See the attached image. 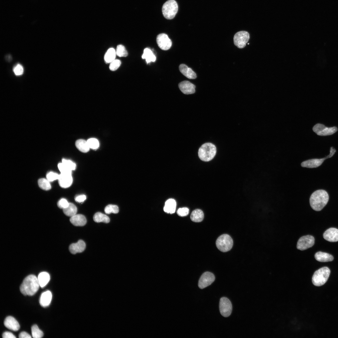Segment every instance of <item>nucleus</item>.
<instances>
[{"instance_id": "c85d7f7f", "label": "nucleus", "mask_w": 338, "mask_h": 338, "mask_svg": "<svg viewBox=\"0 0 338 338\" xmlns=\"http://www.w3.org/2000/svg\"><path fill=\"white\" fill-rule=\"evenodd\" d=\"M93 220L97 223L103 222L107 223L110 221V219L108 216L100 212H97L94 214Z\"/></svg>"}, {"instance_id": "412c9836", "label": "nucleus", "mask_w": 338, "mask_h": 338, "mask_svg": "<svg viewBox=\"0 0 338 338\" xmlns=\"http://www.w3.org/2000/svg\"><path fill=\"white\" fill-rule=\"evenodd\" d=\"M70 221L75 226H82L86 224L87 221L84 215L81 214H76L70 217Z\"/></svg>"}, {"instance_id": "423d86ee", "label": "nucleus", "mask_w": 338, "mask_h": 338, "mask_svg": "<svg viewBox=\"0 0 338 338\" xmlns=\"http://www.w3.org/2000/svg\"><path fill=\"white\" fill-rule=\"evenodd\" d=\"M218 249L222 252H226L232 248L233 242L232 238L227 234H223L219 236L216 241Z\"/></svg>"}, {"instance_id": "f704fd0d", "label": "nucleus", "mask_w": 338, "mask_h": 338, "mask_svg": "<svg viewBox=\"0 0 338 338\" xmlns=\"http://www.w3.org/2000/svg\"><path fill=\"white\" fill-rule=\"evenodd\" d=\"M87 141L90 148L95 150L98 149L99 146V142L95 138H91Z\"/></svg>"}, {"instance_id": "b1692460", "label": "nucleus", "mask_w": 338, "mask_h": 338, "mask_svg": "<svg viewBox=\"0 0 338 338\" xmlns=\"http://www.w3.org/2000/svg\"><path fill=\"white\" fill-rule=\"evenodd\" d=\"M38 280L41 288H43L48 283L50 279L49 274L46 272L40 273L38 277Z\"/></svg>"}, {"instance_id": "9b49d317", "label": "nucleus", "mask_w": 338, "mask_h": 338, "mask_svg": "<svg viewBox=\"0 0 338 338\" xmlns=\"http://www.w3.org/2000/svg\"><path fill=\"white\" fill-rule=\"evenodd\" d=\"M315 238L310 235H307L300 237L299 239L297 248L301 250H306L312 247L314 244Z\"/></svg>"}, {"instance_id": "7ed1b4c3", "label": "nucleus", "mask_w": 338, "mask_h": 338, "mask_svg": "<svg viewBox=\"0 0 338 338\" xmlns=\"http://www.w3.org/2000/svg\"><path fill=\"white\" fill-rule=\"evenodd\" d=\"M216 153L215 146L211 143H206L202 145L198 151V155L200 159L204 161L212 160Z\"/></svg>"}, {"instance_id": "f03ea898", "label": "nucleus", "mask_w": 338, "mask_h": 338, "mask_svg": "<svg viewBox=\"0 0 338 338\" xmlns=\"http://www.w3.org/2000/svg\"><path fill=\"white\" fill-rule=\"evenodd\" d=\"M39 286L38 278L35 275L31 274L24 279L20 286V290L24 295L32 296L37 292Z\"/></svg>"}, {"instance_id": "1a4fd4ad", "label": "nucleus", "mask_w": 338, "mask_h": 338, "mask_svg": "<svg viewBox=\"0 0 338 338\" xmlns=\"http://www.w3.org/2000/svg\"><path fill=\"white\" fill-rule=\"evenodd\" d=\"M313 130L319 136H326L334 134L337 131L338 129L335 126L328 127L323 124L318 123L313 126Z\"/></svg>"}, {"instance_id": "58836bf2", "label": "nucleus", "mask_w": 338, "mask_h": 338, "mask_svg": "<svg viewBox=\"0 0 338 338\" xmlns=\"http://www.w3.org/2000/svg\"><path fill=\"white\" fill-rule=\"evenodd\" d=\"M58 167L61 173H71L72 171L69 170L62 162L58 164Z\"/></svg>"}, {"instance_id": "bb28decb", "label": "nucleus", "mask_w": 338, "mask_h": 338, "mask_svg": "<svg viewBox=\"0 0 338 338\" xmlns=\"http://www.w3.org/2000/svg\"><path fill=\"white\" fill-rule=\"evenodd\" d=\"M142 58L143 59H146L147 64L151 62H154L156 60V56L151 50L148 48H146L144 49Z\"/></svg>"}, {"instance_id": "39448f33", "label": "nucleus", "mask_w": 338, "mask_h": 338, "mask_svg": "<svg viewBox=\"0 0 338 338\" xmlns=\"http://www.w3.org/2000/svg\"><path fill=\"white\" fill-rule=\"evenodd\" d=\"M178 9V6L177 2L174 0H168L162 6V14L166 19H171L175 16Z\"/></svg>"}, {"instance_id": "2eb2a0df", "label": "nucleus", "mask_w": 338, "mask_h": 338, "mask_svg": "<svg viewBox=\"0 0 338 338\" xmlns=\"http://www.w3.org/2000/svg\"><path fill=\"white\" fill-rule=\"evenodd\" d=\"M178 87L181 91L185 94H193L195 92V86L188 81H184L180 83Z\"/></svg>"}, {"instance_id": "a19ab883", "label": "nucleus", "mask_w": 338, "mask_h": 338, "mask_svg": "<svg viewBox=\"0 0 338 338\" xmlns=\"http://www.w3.org/2000/svg\"><path fill=\"white\" fill-rule=\"evenodd\" d=\"M189 213V209L186 207L179 208L177 210V214L180 216L184 217L187 216Z\"/></svg>"}, {"instance_id": "f3484780", "label": "nucleus", "mask_w": 338, "mask_h": 338, "mask_svg": "<svg viewBox=\"0 0 338 338\" xmlns=\"http://www.w3.org/2000/svg\"><path fill=\"white\" fill-rule=\"evenodd\" d=\"M4 324L7 328L14 331H18L20 328L18 322L12 316L7 317L4 320Z\"/></svg>"}, {"instance_id": "37998d69", "label": "nucleus", "mask_w": 338, "mask_h": 338, "mask_svg": "<svg viewBox=\"0 0 338 338\" xmlns=\"http://www.w3.org/2000/svg\"><path fill=\"white\" fill-rule=\"evenodd\" d=\"M86 199V196L84 195H77L75 197V200L77 202H82Z\"/></svg>"}, {"instance_id": "0eeeda50", "label": "nucleus", "mask_w": 338, "mask_h": 338, "mask_svg": "<svg viewBox=\"0 0 338 338\" xmlns=\"http://www.w3.org/2000/svg\"><path fill=\"white\" fill-rule=\"evenodd\" d=\"M336 151L333 147H331L330 149V153L326 157L321 159H311L305 161L301 163V166L303 167L309 168L318 167L322 164L325 159L332 156Z\"/></svg>"}, {"instance_id": "c756f323", "label": "nucleus", "mask_w": 338, "mask_h": 338, "mask_svg": "<svg viewBox=\"0 0 338 338\" xmlns=\"http://www.w3.org/2000/svg\"><path fill=\"white\" fill-rule=\"evenodd\" d=\"M116 51L113 48L109 49L104 56V60L106 63H111L115 57Z\"/></svg>"}, {"instance_id": "6ab92c4d", "label": "nucleus", "mask_w": 338, "mask_h": 338, "mask_svg": "<svg viewBox=\"0 0 338 338\" xmlns=\"http://www.w3.org/2000/svg\"><path fill=\"white\" fill-rule=\"evenodd\" d=\"M179 69L183 75L189 79H194L197 77L195 73L185 64H181L179 66Z\"/></svg>"}, {"instance_id": "4be33fe9", "label": "nucleus", "mask_w": 338, "mask_h": 338, "mask_svg": "<svg viewBox=\"0 0 338 338\" xmlns=\"http://www.w3.org/2000/svg\"><path fill=\"white\" fill-rule=\"evenodd\" d=\"M176 201L172 198L168 199L165 202L163 209L165 212L172 214L176 210Z\"/></svg>"}, {"instance_id": "f8f14e48", "label": "nucleus", "mask_w": 338, "mask_h": 338, "mask_svg": "<svg viewBox=\"0 0 338 338\" xmlns=\"http://www.w3.org/2000/svg\"><path fill=\"white\" fill-rule=\"evenodd\" d=\"M215 279V276L212 273L209 272H205L202 274L199 279L198 287L200 289H203L210 285Z\"/></svg>"}, {"instance_id": "cd10ccee", "label": "nucleus", "mask_w": 338, "mask_h": 338, "mask_svg": "<svg viewBox=\"0 0 338 338\" xmlns=\"http://www.w3.org/2000/svg\"><path fill=\"white\" fill-rule=\"evenodd\" d=\"M63 211L66 215L71 217L76 214L77 209L74 204L72 203H69L68 206L63 209Z\"/></svg>"}, {"instance_id": "5701e85b", "label": "nucleus", "mask_w": 338, "mask_h": 338, "mask_svg": "<svg viewBox=\"0 0 338 338\" xmlns=\"http://www.w3.org/2000/svg\"><path fill=\"white\" fill-rule=\"evenodd\" d=\"M315 257L317 260L320 262L331 261L334 259L333 257L331 255L320 251L317 252L315 254Z\"/></svg>"}, {"instance_id": "4468645a", "label": "nucleus", "mask_w": 338, "mask_h": 338, "mask_svg": "<svg viewBox=\"0 0 338 338\" xmlns=\"http://www.w3.org/2000/svg\"><path fill=\"white\" fill-rule=\"evenodd\" d=\"M59 186L64 188L69 187L73 182L71 173H60L58 179Z\"/></svg>"}, {"instance_id": "ddd939ff", "label": "nucleus", "mask_w": 338, "mask_h": 338, "mask_svg": "<svg viewBox=\"0 0 338 338\" xmlns=\"http://www.w3.org/2000/svg\"><path fill=\"white\" fill-rule=\"evenodd\" d=\"M156 40L158 47L162 50H168L172 46V42L171 39L165 33L158 34L157 36Z\"/></svg>"}, {"instance_id": "473e14b6", "label": "nucleus", "mask_w": 338, "mask_h": 338, "mask_svg": "<svg viewBox=\"0 0 338 338\" xmlns=\"http://www.w3.org/2000/svg\"><path fill=\"white\" fill-rule=\"evenodd\" d=\"M116 54L119 57H126L128 55V52L125 47L122 45H118L116 47Z\"/></svg>"}, {"instance_id": "c03bdc74", "label": "nucleus", "mask_w": 338, "mask_h": 338, "mask_svg": "<svg viewBox=\"0 0 338 338\" xmlns=\"http://www.w3.org/2000/svg\"><path fill=\"white\" fill-rule=\"evenodd\" d=\"M2 337L3 338H15L16 336L11 332L9 331H5L2 335Z\"/></svg>"}, {"instance_id": "79ce46f5", "label": "nucleus", "mask_w": 338, "mask_h": 338, "mask_svg": "<svg viewBox=\"0 0 338 338\" xmlns=\"http://www.w3.org/2000/svg\"><path fill=\"white\" fill-rule=\"evenodd\" d=\"M69 202L65 198H62L58 202L57 205L60 208L64 209L67 207L69 205Z\"/></svg>"}, {"instance_id": "a18cd8bd", "label": "nucleus", "mask_w": 338, "mask_h": 338, "mask_svg": "<svg viewBox=\"0 0 338 338\" xmlns=\"http://www.w3.org/2000/svg\"><path fill=\"white\" fill-rule=\"evenodd\" d=\"M19 338H31V337L28 333L25 332H21L19 335Z\"/></svg>"}, {"instance_id": "4c0bfd02", "label": "nucleus", "mask_w": 338, "mask_h": 338, "mask_svg": "<svg viewBox=\"0 0 338 338\" xmlns=\"http://www.w3.org/2000/svg\"><path fill=\"white\" fill-rule=\"evenodd\" d=\"M121 64V62L120 60L114 59L110 63L109 66V69L111 71H115L119 68Z\"/></svg>"}, {"instance_id": "6e6552de", "label": "nucleus", "mask_w": 338, "mask_h": 338, "mask_svg": "<svg viewBox=\"0 0 338 338\" xmlns=\"http://www.w3.org/2000/svg\"><path fill=\"white\" fill-rule=\"evenodd\" d=\"M249 38V34L248 32L244 31L238 32L234 36V44L239 48H243L245 46Z\"/></svg>"}, {"instance_id": "9d476101", "label": "nucleus", "mask_w": 338, "mask_h": 338, "mask_svg": "<svg viewBox=\"0 0 338 338\" xmlns=\"http://www.w3.org/2000/svg\"><path fill=\"white\" fill-rule=\"evenodd\" d=\"M220 312L224 317H228L231 314L232 310V305L230 300L227 298H221L219 302Z\"/></svg>"}, {"instance_id": "ea45409f", "label": "nucleus", "mask_w": 338, "mask_h": 338, "mask_svg": "<svg viewBox=\"0 0 338 338\" xmlns=\"http://www.w3.org/2000/svg\"><path fill=\"white\" fill-rule=\"evenodd\" d=\"M23 67L20 64H17L13 69L14 73L17 76L22 75L23 73Z\"/></svg>"}, {"instance_id": "20e7f679", "label": "nucleus", "mask_w": 338, "mask_h": 338, "mask_svg": "<svg viewBox=\"0 0 338 338\" xmlns=\"http://www.w3.org/2000/svg\"><path fill=\"white\" fill-rule=\"evenodd\" d=\"M330 274V270L328 267L320 268L314 273L312 278L313 284L317 286L324 285L328 279Z\"/></svg>"}, {"instance_id": "dca6fc26", "label": "nucleus", "mask_w": 338, "mask_h": 338, "mask_svg": "<svg viewBox=\"0 0 338 338\" xmlns=\"http://www.w3.org/2000/svg\"><path fill=\"white\" fill-rule=\"evenodd\" d=\"M324 238L330 242L338 241V229L335 228H330L324 233L323 235Z\"/></svg>"}, {"instance_id": "a878e982", "label": "nucleus", "mask_w": 338, "mask_h": 338, "mask_svg": "<svg viewBox=\"0 0 338 338\" xmlns=\"http://www.w3.org/2000/svg\"><path fill=\"white\" fill-rule=\"evenodd\" d=\"M75 144L77 148L82 152L86 153L90 150L87 141L84 140L80 139L77 140Z\"/></svg>"}, {"instance_id": "aec40b11", "label": "nucleus", "mask_w": 338, "mask_h": 338, "mask_svg": "<svg viewBox=\"0 0 338 338\" xmlns=\"http://www.w3.org/2000/svg\"><path fill=\"white\" fill-rule=\"evenodd\" d=\"M52 298L51 292L47 290L43 292L41 294L39 299L40 305L44 307L48 306L50 304Z\"/></svg>"}, {"instance_id": "393cba45", "label": "nucleus", "mask_w": 338, "mask_h": 338, "mask_svg": "<svg viewBox=\"0 0 338 338\" xmlns=\"http://www.w3.org/2000/svg\"><path fill=\"white\" fill-rule=\"evenodd\" d=\"M204 214L202 211L200 209H196L192 213L190 218L191 220L195 222H200L202 221L204 218Z\"/></svg>"}, {"instance_id": "c9c22d12", "label": "nucleus", "mask_w": 338, "mask_h": 338, "mask_svg": "<svg viewBox=\"0 0 338 338\" xmlns=\"http://www.w3.org/2000/svg\"><path fill=\"white\" fill-rule=\"evenodd\" d=\"M62 162L71 171L74 170L76 168V165L75 163L70 160L63 159Z\"/></svg>"}, {"instance_id": "2f4dec72", "label": "nucleus", "mask_w": 338, "mask_h": 338, "mask_svg": "<svg viewBox=\"0 0 338 338\" xmlns=\"http://www.w3.org/2000/svg\"><path fill=\"white\" fill-rule=\"evenodd\" d=\"M32 335L34 338H40L44 335L43 332L40 330L36 325H33L31 328Z\"/></svg>"}, {"instance_id": "e433bc0d", "label": "nucleus", "mask_w": 338, "mask_h": 338, "mask_svg": "<svg viewBox=\"0 0 338 338\" xmlns=\"http://www.w3.org/2000/svg\"><path fill=\"white\" fill-rule=\"evenodd\" d=\"M59 174L53 172H48L46 175V179L50 182L58 180Z\"/></svg>"}, {"instance_id": "f257e3e1", "label": "nucleus", "mask_w": 338, "mask_h": 338, "mask_svg": "<svg viewBox=\"0 0 338 338\" xmlns=\"http://www.w3.org/2000/svg\"><path fill=\"white\" fill-rule=\"evenodd\" d=\"M329 199L327 192L323 190H319L314 192L310 199V205L316 211L321 210L327 204Z\"/></svg>"}, {"instance_id": "72a5a7b5", "label": "nucleus", "mask_w": 338, "mask_h": 338, "mask_svg": "<svg viewBox=\"0 0 338 338\" xmlns=\"http://www.w3.org/2000/svg\"><path fill=\"white\" fill-rule=\"evenodd\" d=\"M105 213L107 214L111 213H117L119 211L118 207L114 205L109 204L107 205L105 208Z\"/></svg>"}, {"instance_id": "7c9ffc66", "label": "nucleus", "mask_w": 338, "mask_h": 338, "mask_svg": "<svg viewBox=\"0 0 338 338\" xmlns=\"http://www.w3.org/2000/svg\"><path fill=\"white\" fill-rule=\"evenodd\" d=\"M38 184L41 188L45 190H49L50 189L51 187L50 182L47 179L42 178L39 179L38 181Z\"/></svg>"}, {"instance_id": "a211bd4d", "label": "nucleus", "mask_w": 338, "mask_h": 338, "mask_svg": "<svg viewBox=\"0 0 338 338\" xmlns=\"http://www.w3.org/2000/svg\"><path fill=\"white\" fill-rule=\"evenodd\" d=\"M86 245L84 242L82 240H80L75 243L71 244L69 247V251L73 254H75L78 253H81L85 249Z\"/></svg>"}]
</instances>
